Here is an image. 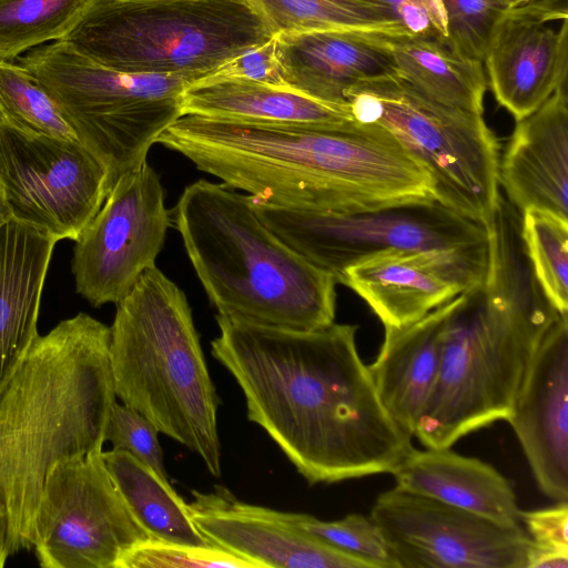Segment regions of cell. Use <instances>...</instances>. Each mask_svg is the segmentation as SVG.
I'll return each instance as SVG.
<instances>
[{
  "instance_id": "obj_1",
  "label": "cell",
  "mask_w": 568,
  "mask_h": 568,
  "mask_svg": "<svg viewBox=\"0 0 568 568\" xmlns=\"http://www.w3.org/2000/svg\"><path fill=\"white\" fill-rule=\"evenodd\" d=\"M212 355L234 377L247 418L311 485L390 473L413 448L383 405L356 325L291 329L216 316Z\"/></svg>"
},
{
  "instance_id": "obj_2",
  "label": "cell",
  "mask_w": 568,
  "mask_h": 568,
  "mask_svg": "<svg viewBox=\"0 0 568 568\" xmlns=\"http://www.w3.org/2000/svg\"><path fill=\"white\" fill-rule=\"evenodd\" d=\"M156 143L280 209L346 212L435 200L423 166L385 130L354 119L313 124L183 115Z\"/></svg>"
},
{
  "instance_id": "obj_3",
  "label": "cell",
  "mask_w": 568,
  "mask_h": 568,
  "mask_svg": "<svg viewBox=\"0 0 568 568\" xmlns=\"http://www.w3.org/2000/svg\"><path fill=\"white\" fill-rule=\"evenodd\" d=\"M484 225V278L455 297L438 378L413 435L428 448H450L467 434L508 419L535 354L560 315L534 274L517 209L500 194Z\"/></svg>"
},
{
  "instance_id": "obj_4",
  "label": "cell",
  "mask_w": 568,
  "mask_h": 568,
  "mask_svg": "<svg viewBox=\"0 0 568 568\" xmlns=\"http://www.w3.org/2000/svg\"><path fill=\"white\" fill-rule=\"evenodd\" d=\"M110 327L79 313L38 335L0 388V510L10 555L34 545L50 470L101 452L114 405Z\"/></svg>"
},
{
  "instance_id": "obj_5",
  "label": "cell",
  "mask_w": 568,
  "mask_h": 568,
  "mask_svg": "<svg viewBox=\"0 0 568 568\" xmlns=\"http://www.w3.org/2000/svg\"><path fill=\"white\" fill-rule=\"evenodd\" d=\"M171 213L217 315L305 331L334 322L335 278L280 239L251 195L201 179Z\"/></svg>"
},
{
  "instance_id": "obj_6",
  "label": "cell",
  "mask_w": 568,
  "mask_h": 568,
  "mask_svg": "<svg viewBox=\"0 0 568 568\" xmlns=\"http://www.w3.org/2000/svg\"><path fill=\"white\" fill-rule=\"evenodd\" d=\"M115 305V396L220 477L219 397L184 292L155 265Z\"/></svg>"
},
{
  "instance_id": "obj_7",
  "label": "cell",
  "mask_w": 568,
  "mask_h": 568,
  "mask_svg": "<svg viewBox=\"0 0 568 568\" xmlns=\"http://www.w3.org/2000/svg\"><path fill=\"white\" fill-rule=\"evenodd\" d=\"M275 34L250 0H88L62 40L115 71L193 83Z\"/></svg>"
},
{
  "instance_id": "obj_8",
  "label": "cell",
  "mask_w": 568,
  "mask_h": 568,
  "mask_svg": "<svg viewBox=\"0 0 568 568\" xmlns=\"http://www.w3.org/2000/svg\"><path fill=\"white\" fill-rule=\"evenodd\" d=\"M14 61L49 93L85 145L108 170L110 184L144 161L182 114L183 77L115 71L65 40L29 50Z\"/></svg>"
},
{
  "instance_id": "obj_9",
  "label": "cell",
  "mask_w": 568,
  "mask_h": 568,
  "mask_svg": "<svg viewBox=\"0 0 568 568\" xmlns=\"http://www.w3.org/2000/svg\"><path fill=\"white\" fill-rule=\"evenodd\" d=\"M353 119L389 133L429 174L437 202L485 224L499 192V143L483 114L434 101L394 70L354 83Z\"/></svg>"
},
{
  "instance_id": "obj_10",
  "label": "cell",
  "mask_w": 568,
  "mask_h": 568,
  "mask_svg": "<svg viewBox=\"0 0 568 568\" xmlns=\"http://www.w3.org/2000/svg\"><path fill=\"white\" fill-rule=\"evenodd\" d=\"M253 201L280 239L336 283L349 266L392 250L487 254L485 225L436 200L346 212L293 211Z\"/></svg>"
},
{
  "instance_id": "obj_11",
  "label": "cell",
  "mask_w": 568,
  "mask_h": 568,
  "mask_svg": "<svg viewBox=\"0 0 568 568\" xmlns=\"http://www.w3.org/2000/svg\"><path fill=\"white\" fill-rule=\"evenodd\" d=\"M102 452L58 463L48 474L36 519L43 568H119L135 545L152 538L115 488Z\"/></svg>"
},
{
  "instance_id": "obj_12",
  "label": "cell",
  "mask_w": 568,
  "mask_h": 568,
  "mask_svg": "<svg viewBox=\"0 0 568 568\" xmlns=\"http://www.w3.org/2000/svg\"><path fill=\"white\" fill-rule=\"evenodd\" d=\"M111 189L104 164L80 141L21 133L0 121V191L9 219L73 240Z\"/></svg>"
},
{
  "instance_id": "obj_13",
  "label": "cell",
  "mask_w": 568,
  "mask_h": 568,
  "mask_svg": "<svg viewBox=\"0 0 568 568\" xmlns=\"http://www.w3.org/2000/svg\"><path fill=\"white\" fill-rule=\"evenodd\" d=\"M173 227L160 176L144 161L121 175L75 241V290L94 307L118 304L155 266Z\"/></svg>"
},
{
  "instance_id": "obj_14",
  "label": "cell",
  "mask_w": 568,
  "mask_h": 568,
  "mask_svg": "<svg viewBox=\"0 0 568 568\" xmlns=\"http://www.w3.org/2000/svg\"><path fill=\"white\" fill-rule=\"evenodd\" d=\"M369 517L396 568H527L534 542L507 527L397 487L382 493Z\"/></svg>"
},
{
  "instance_id": "obj_15",
  "label": "cell",
  "mask_w": 568,
  "mask_h": 568,
  "mask_svg": "<svg viewBox=\"0 0 568 568\" xmlns=\"http://www.w3.org/2000/svg\"><path fill=\"white\" fill-rule=\"evenodd\" d=\"M568 0H530L496 22L483 60L496 101L516 121L568 82Z\"/></svg>"
},
{
  "instance_id": "obj_16",
  "label": "cell",
  "mask_w": 568,
  "mask_h": 568,
  "mask_svg": "<svg viewBox=\"0 0 568 568\" xmlns=\"http://www.w3.org/2000/svg\"><path fill=\"white\" fill-rule=\"evenodd\" d=\"M486 255L392 250L345 270L339 281L357 293L384 327L412 324L480 283Z\"/></svg>"
},
{
  "instance_id": "obj_17",
  "label": "cell",
  "mask_w": 568,
  "mask_h": 568,
  "mask_svg": "<svg viewBox=\"0 0 568 568\" xmlns=\"http://www.w3.org/2000/svg\"><path fill=\"white\" fill-rule=\"evenodd\" d=\"M510 424L539 489L568 499V315L546 332L516 396Z\"/></svg>"
},
{
  "instance_id": "obj_18",
  "label": "cell",
  "mask_w": 568,
  "mask_h": 568,
  "mask_svg": "<svg viewBox=\"0 0 568 568\" xmlns=\"http://www.w3.org/2000/svg\"><path fill=\"white\" fill-rule=\"evenodd\" d=\"M192 494L190 515L207 542L258 568H372L292 525L283 511L241 501L223 487Z\"/></svg>"
},
{
  "instance_id": "obj_19",
  "label": "cell",
  "mask_w": 568,
  "mask_h": 568,
  "mask_svg": "<svg viewBox=\"0 0 568 568\" xmlns=\"http://www.w3.org/2000/svg\"><path fill=\"white\" fill-rule=\"evenodd\" d=\"M498 172L520 215L532 209L568 221V82L517 121Z\"/></svg>"
},
{
  "instance_id": "obj_20",
  "label": "cell",
  "mask_w": 568,
  "mask_h": 568,
  "mask_svg": "<svg viewBox=\"0 0 568 568\" xmlns=\"http://www.w3.org/2000/svg\"><path fill=\"white\" fill-rule=\"evenodd\" d=\"M390 38L352 30L277 33L275 59L283 87L348 108L345 92L354 83L394 70Z\"/></svg>"
},
{
  "instance_id": "obj_21",
  "label": "cell",
  "mask_w": 568,
  "mask_h": 568,
  "mask_svg": "<svg viewBox=\"0 0 568 568\" xmlns=\"http://www.w3.org/2000/svg\"><path fill=\"white\" fill-rule=\"evenodd\" d=\"M455 297L403 327H385L383 344L368 365L378 396L410 436L436 385L443 333Z\"/></svg>"
},
{
  "instance_id": "obj_22",
  "label": "cell",
  "mask_w": 568,
  "mask_h": 568,
  "mask_svg": "<svg viewBox=\"0 0 568 568\" xmlns=\"http://www.w3.org/2000/svg\"><path fill=\"white\" fill-rule=\"evenodd\" d=\"M397 488L476 514L507 527L521 526L509 481L491 465L449 448L415 449L393 468Z\"/></svg>"
},
{
  "instance_id": "obj_23",
  "label": "cell",
  "mask_w": 568,
  "mask_h": 568,
  "mask_svg": "<svg viewBox=\"0 0 568 568\" xmlns=\"http://www.w3.org/2000/svg\"><path fill=\"white\" fill-rule=\"evenodd\" d=\"M55 243L12 219L0 226V388L39 335L41 295Z\"/></svg>"
},
{
  "instance_id": "obj_24",
  "label": "cell",
  "mask_w": 568,
  "mask_h": 568,
  "mask_svg": "<svg viewBox=\"0 0 568 568\" xmlns=\"http://www.w3.org/2000/svg\"><path fill=\"white\" fill-rule=\"evenodd\" d=\"M182 114L272 123L333 124L353 120L349 108L327 104L286 87L223 75L190 83L183 93Z\"/></svg>"
},
{
  "instance_id": "obj_25",
  "label": "cell",
  "mask_w": 568,
  "mask_h": 568,
  "mask_svg": "<svg viewBox=\"0 0 568 568\" xmlns=\"http://www.w3.org/2000/svg\"><path fill=\"white\" fill-rule=\"evenodd\" d=\"M390 53L394 71L425 97L483 114L488 84L481 61L435 36L392 37Z\"/></svg>"
},
{
  "instance_id": "obj_26",
  "label": "cell",
  "mask_w": 568,
  "mask_h": 568,
  "mask_svg": "<svg viewBox=\"0 0 568 568\" xmlns=\"http://www.w3.org/2000/svg\"><path fill=\"white\" fill-rule=\"evenodd\" d=\"M106 470L135 520L154 539L210 544L194 525L187 504L150 466L125 450L102 452Z\"/></svg>"
},
{
  "instance_id": "obj_27",
  "label": "cell",
  "mask_w": 568,
  "mask_h": 568,
  "mask_svg": "<svg viewBox=\"0 0 568 568\" xmlns=\"http://www.w3.org/2000/svg\"><path fill=\"white\" fill-rule=\"evenodd\" d=\"M277 34L352 30L387 37L413 36L395 11L378 0H250Z\"/></svg>"
},
{
  "instance_id": "obj_28",
  "label": "cell",
  "mask_w": 568,
  "mask_h": 568,
  "mask_svg": "<svg viewBox=\"0 0 568 568\" xmlns=\"http://www.w3.org/2000/svg\"><path fill=\"white\" fill-rule=\"evenodd\" d=\"M88 0H0V59L16 60L31 49L62 40Z\"/></svg>"
},
{
  "instance_id": "obj_29",
  "label": "cell",
  "mask_w": 568,
  "mask_h": 568,
  "mask_svg": "<svg viewBox=\"0 0 568 568\" xmlns=\"http://www.w3.org/2000/svg\"><path fill=\"white\" fill-rule=\"evenodd\" d=\"M0 121L27 135L79 141L53 99L14 60L0 59Z\"/></svg>"
},
{
  "instance_id": "obj_30",
  "label": "cell",
  "mask_w": 568,
  "mask_h": 568,
  "mask_svg": "<svg viewBox=\"0 0 568 568\" xmlns=\"http://www.w3.org/2000/svg\"><path fill=\"white\" fill-rule=\"evenodd\" d=\"M521 239L534 274L552 306L568 315V221L540 210L521 214Z\"/></svg>"
},
{
  "instance_id": "obj_31",
  "label": "cell",
  "mask_w": 568,
  "mask_h": 568,
  "mask_svg": "<svg viewBox=\"0 0 568 568\" xmlns=\"http://www.w3.org/2000/svg\"><path fill=\"white\" fill-rule=\"evenodd\" d=\"M283 516L325 545L362 559L372 568H396L386 539L371 517L351 514L327 521L306 514L283 511Z\"/></svg>"
},
{
  "instance_id": "obj_32",
  "label": "cell",
  "mask_w": 568,
  "mask_h": 568,
  "mask_svg": "<svg viewBox=\"0 0 568 568\" xmlns=\"http://www.w3.org/2000/svg\"><path fill=\"white\" fill-rule=\"evenodd\" d=\"M446 14L443 40L457 53L483 62L490 33L509 0H440Z\"/></svg>"
},
{
  "instance_id": "obj_33",
  "label": "cell",
  "mask_w": 568,
  "mask_h": 568,
  "mask_svg": "<svg viewBox=\"0 0 568 568\" xmlns=\"http://www.w3.org/2000/svg\"><path fill=\"white\" fill-rule=\"evenodd\" d=\"M119 568H258L217 546H193L146 539L131 548Z\"/></svg>"
},
{
  "instance_id": "obj_34",
  "label": "cell",
  "mask_w": 568,
  "mask_h": 568,
  "mask_svg": "<svg viewBox=\"0 0 568 568\" xmlns=\"http://www.w3.org/2000/svg\"><path fill=\"white\" fill-rule=\"evenodd\" d=\"M159 430L136 410L114 403L105 428L104 439L113 449L125 450L150 466L168 480Z\"/></svg>"
},
{
  "instance_id": "obj_35",
  "label": "cell",
  "mask_w": 568,
  "mask_h": 568,
  "mask_svg": "<svg viewBox=\"0 0 568 568\" xmlns=\"http://www.w3.org/2000/svg\"><path fill=\"white\" fill-rule=\"evenodd\" d=\"M521 524L534 545L542 549L568 551V503L521 511Z\"/></svg>"
},
{
  "instance_id": "obj_36",
  "label": "cell",
  "mask_w": 568,
  "mask_h": 568,
  "mask_svg": "<svg viewBox=\"0 0 568 568\" xmlns=\"http://www.w3.org/2000/svg\"><path fill=\"white\" fill-rule=\"evenodd\" d=\"M390 7L413 36L446 37V14L440 0H378Z\"/></svg>"
},
{
  "instance_id": "obj_37",
  "label": "cell",
  "mask_w": 568,
  "mask_h": 568,
  "mask_svg": "<svg viewBox=\"0 0 568 568\" xmlns=\"http://www.w3.org/2000/svg\"><path fill=\"white\" fill-rule=\"evenodd\" d=\"M274 37L234 58L213 75L242 78L283 87L275 59Z\"/></svg>"
},
{
  "instance_id": "obj_38",
  "label": "cell",
  "mask_w": 568,
  "mask_h": 568,
  "mask_svg": "<svg viewBox=\"0 0 568 568\" xmlns=\"http://www.w3.org/2000/svg\"><path fill=\"white\" fill-rule=\"evenodd\" d=\"M527 568H568V551L542 549L534 545Z\"/></svg>"
},
{
  "instance_id": "obj_39",
  "label": "cell",
  "mask_w": 568,
  "mask_h": 568,
  "mask_svg": "<svg viewBox=\"0 0 568 568\" xmlns=\"http://www.w3.org/2000/svg\"><path fill=\"white\" fill-rule=\"evenodd\" d=\"M8 519L3 511L0 510V568L4 566L10 555L8 546Z\"/></svg>"
},
{
  "instance_id": "obj_40",
  "label": "cell",
  "mask_w": 568,
  "mask_h": 568,
  "mask_svg": "<svg viewBox=\"0 0 568 568\" xmlns=\"http://www.w3.org/2000/svg\"><path fill=\"white\" fill-rule=\"evenodd\" d=\"M9 220V215H8V212H7V209H6V205L3 203V199H2V195H1V191H0V226L7 221Z\"/></svg>"
},
{
  "instance_id": "obj_41",
  "label": "cell",
  "mask_w": 568,
  "mask_h": 568,
  "mask_svg": "<svg viewBox=\"0 0 568 568\" xmlns=\"http://www.w3.org/2000/svg\"><path fill=\"white\" fill-rule=\"evenodd\" d=\"M509 1L513 3V6H518V4L528 2L530 0H509Z\"/></svg>"
}]
</instances>
